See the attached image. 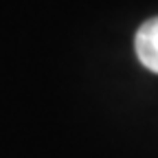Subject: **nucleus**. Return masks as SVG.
Here are the masks:
<instances>
[{"instance_id": "obj_1", "label": "nucleus", "mask_w": 158, "mask_h": 158, "mask_svg": "<svg viewBox=\"0 0 158 158\" xmlns=\"http://www.w3.org/2000/svg\"><path fill=\"white\" fill-rule=\"evenodd\" d=\"M134 48L141 64L147 70L158 73V15L141 24L134 37Z\"/></svg>"}]
</instances>
